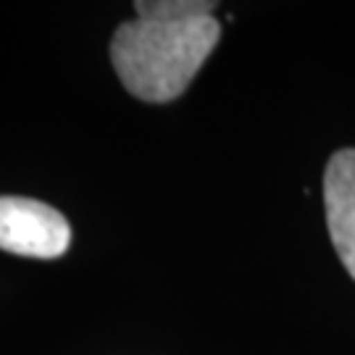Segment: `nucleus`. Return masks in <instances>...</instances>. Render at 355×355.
<instances>
[{"label": "nucleus", "instance_id": "nucleus-1", "mask_svg": "<svg viewBox=\"0 0 355 355\" xmlns=\"http://www.w3.org/2000/svg\"><path fill=\"white\" fill-rule=\"evenodd\" d=\"M221 37L214 13L190 19L137 16L116 29L111 61L121 85L145 103L177 101Z\"/></svg>", "mask_w": 355, "mask_h": 355}, {"label": "nucleus", "instance_id": "nucleus-2", "mask_svg": "<svg viewBox=\"0 0 355 355\" xmlns=\"http://www.w3.org/2000/svg\"><path fill=\"white\" fill-rule=\"evenodd\" d=\"M71 227L61 211L32 198H0V250L24 258H61L69 250Z\"/></svg>", "mask_w": 355, "mask_h": 355}, {"label": "nucleus", "instance_id": "nucleus-3", "mask_svg": "<svg viewBox=\"0 0 355 355\" xmlns=\"http://www.w3.org/2000/svg\"><path fill=\"white\" fill-rule=\"evenodd\" d=\"M327 229L343 266L355 279V148L337 150L324 171Z\"/></svg>", "mask_w": 355, "mask_h": 355}, {"label": "nucleus", "instance_id": "nucleus-4", "mask_svg": "<svg viewBox=\"0 0 355 355\" xmlns=\"http://www.w3.org/2000/svg\"><path fill=\"white\" fill-rule=\"evenodd\" d=\"M216 3L203 0H140L135 3L137 16H155V19H190V16H205L214 13Z\"/></svg>", "mask_w": 355, "mask_h": 355}]
</instances>
